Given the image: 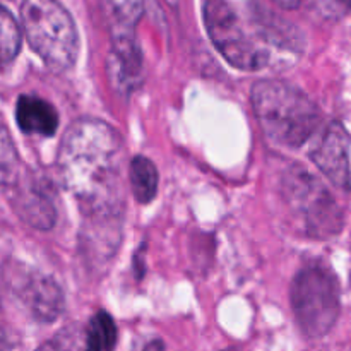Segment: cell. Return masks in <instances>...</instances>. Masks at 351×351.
I'll return each mask as SVG.
<instances>
[{
  "instance_id": "6da1fadb",
  "label": "cell",
  "mask_w": 351,
  "mask_h": 351,
  "mask_svg": "<svg viewBox=\"0 0 351 351\" xmlns=\"http://www.w3.org/2000/svg\"><path fill=\"white\" fill-rule=\"evenodd\" d=\"M62 184L89 218L120 216L123 206V144L115 127L99 119L75 120L58 151Z\"/></svg>"
},
{
  "instance_id": "7a4b0ae2",
  "label": "cell",
  "mask_w": 351,
  "mask_h": 351,
  "mask_svg": "<svg viewBox=\"0 0 351 351\" xmlns=\"http://www.w3.org/2000/svg\"><path fill=\"white\" fill-rule=\"evenodd\" d=\"M254 113L269 141L285 147H300L321 122L317 105L302 89L285 81L264 79L250 93Z\"/></svg>"
},
{
  "instance_id": "3957f363",
  "label": "cell",
  "mask_w": 351,
  "mask_h": 351,
  "mask_svg": "<svg viewBox=\"0 0 351 351\" xmlns=\"http://www.w3.org/2000/svg\"><path fill=\"white\" fill-rule=\"evenodd\" d=\"M21 23L29 47L51 71L64 72L75 64L77 29L72 16L58 0H24Z\"/></svg>"
},
{
  "instance_id": "277c9868",
  "label": "cell",
  "mask_w": 351,
  "mask_h": 351,
  "mask_svg": "<svg viewBox=\"0 0 351 351\" xmlns=\"http://www.w3.org/2000/svg\"><path fill=\"white\" fill-rule=\"evenodd\" d=\"M291 308L307 338H322L335 328L341 312L339 283L335 273L322 264L302 267L291 283Z\"/></svg>"
},
{
  "instance_id": "5b68a950",
  "label": "cell",
  "mask_w": 351,
  "mask_h": 351,
  "mask_svg": "<svg viewBox=\"0 0 351 351\" xmlns=\"http://www.w3.org/2000/svg\"><path fill=\"white\" fill-rule=\"evenodd\" d=\"M283 194L291 215L312 239H331L343 230V213L331 192L305 168L293 167L283 178Z\"/></svg>"
},
{
  "instance_id": "8992f818",
  "label": "cell",
  "mask_w": 351,
  "mask_h": 351,
  "mask_svg": "<svg viewBox=\"0 0 351 351\" xmlns=\"http://www.w3.org/2000/svg\"><path fill=\"white\" fill-rule=\"evenodd\" d=\"M206 31L216 50L240 71H259L267 64V51L250 36L242 17L226 0H204Z\"/></svg>"
},
{
  "instance_id": "52a82bcc",
  "label": "cell",
  "mask_w": 351,
  "mask_h": 351,
  "mask_svg": "<svg viewBox=\"0 0 351 351\" xmlns=\"http://www.w3.org/2000/svg\"><path fill=\"white\" fill-rule=\"evenodd\" d=\"M315 167L332 185L351 192V139L339 122H331L311 153Z\"/></svg>"
},
{
  "instance_id": "ba28073f",
  "label": "cell",
  "mask_w": 351,
  "mask_h": 351,
  "mask_svg": "<svg viewBox=\"0 0 351 351\" xmlns=\"http://www.w3.org/2000/svg\"><path fill=\"white\" fill-rule=\"evenodd\" d=\"M14 209L23 221L36 230L53 228L57 219V209L53 202V192L43 175H27L23 182L16 180Z\"/></svg>"
},
{
  "instance_id": "9c48e42d",
  "label": "cell",
  "mask_w": 351,
  "mask_h": 351,
  "mask_svg": "<svg viewBox=\"0 0 351 351\" xmlns=\"http://www.w3.org/2000/svg\"><path fill=\"white\" fill-rule=\"evenodd\" d=\"M19 297L41 322H53L65 307L64 293L57 281L41 273H29L19 281Z\"/></svg>"
},
{
  "instance_id": "30bf717a",
  "label": "cell",
  "mask_w": 351,
  "mask_h": 351,
  "mask_svg": "<svg viewBox=\"0 0 351 351\" xmlns=\"http://www.w3.org/2000/svg\"><path fill=\"white\" fill-rule=\"evenodd\" d=\"M108 77L115 89L127 95L143 79V53L134 38H120L112 40V51L106 60Z\"/></svg>"
},
{
  "instance_id": "8fae6325",
  "label": "cell",
  "mask_w": 351,
  "mask_h": 351,
  "mask_svg": "<svg viewBox=\"0 0 351 351\" xmlns=\"http://www.w3.org/2000/svg\"><path fill=\"white\" fill-rule=\"evenodd\" d=\"M19 129L29 136L50 137L58 129V113L47 99L34 95L19 96L16 105Z\"/></svg>"
},
{
  "instance_id": "7c38bea8",
  "label": "cell",
  "mask_w": 351,
  "mask_h": 351,
  "mask_svg": "<svg viewBox=\"0 0 351 351\" xmlns=\"http://www.w3.org/2000/svg\"><path fill=\"white\" fill-rule=\"evenodd\" d=\"M112 40L134 38L144 16V0H99Z\"/></svg>"
},
{
  "instance_id": "4fadbf2b",
  "label": "cell",
  "mask_w": 351,
  "mask_h": 351,
  "mask_svg": "<svg viewBox=\"0 0 351 351\" xmlns=\"http://www.w3.org/2000/svg\"><path fill=\"white\" fill-rule=\"evenodd\" d=\"M129 180L132 187L134 197L141 204H149L158 194V170L153 161L146 156H136L130 161L129 167Z\"/></svg>"
},
{
  "instance_id": "5bb4252c",
  "label": "cell",
  "mask_w": 351,
  "mask_h": 351,
  "mask_svg": "<svg viewBox=\"0 0 351 351\" xmlns=\"http://www.w3.org/2000/svg\"><path fill=\"white\" fill-rule=\"evenodd\" d=\"M117 345V326L112 315L99 311L89 321L84 332V351H113Z\"/></svg>"
},
{
  "instance_id": "9a60e30c",
  "label": "cell",
  "mask_w": 351,
  "mask_h": 351,
  "mask_svg": "<svg viewBox=\"0 0 351 351\" xmlns=\"http://www.w3.org/2000/svg\"><path fill=\"white\" fill-rule=\"evenodd\" d=\"M21 50V29L12 14L0 5V67L10 64Z\"/></svg>"
},
{
  "instance_id": "2e32d148",
  "label": "cell",
  "mask_w": 351,
  "mask_h": 351,
  "mask_svg": "<svg viewBox=\"0 0 351 351\" xmlns=\"http://www.w3.org/2000/svg\"><path fill=\"white\" fill-rule=\"evenodd\" d=\"M19 178V156L9 136V130L0 122V187H9Z\"/></svg>"
},
{
  "instance_id": "e0dca14e",
  "label": "cell",
  "mask_w": 351,
  "mask_h": 351,
  "mask_svg": "<svg viewBox=\"0 0 351 351\" xmlns=\"http://www.w3.org/2000/svg\"><path fill=\"white\" fill-rule=\"evenodd\" d=\"M36 351H84V335L64 331L55 339H50Z\"/></svg>"
},
{
  "instance_id": "ac0fdd59",
  "label": "cell",
  "mask_w": 351,
  "mask_h": 351,
  "mask_svg": "<svg viewBox=\"0 0 351 351\" xmlns=\"http://www.w3.org/2000/svg\"><path fill=\"white\" fill-rule=\"evenodd\" d=\"M274 3H278V5L281 7V9H287V10H293V9H298L302 3V0H273Z\"/></svg>"
},
{
  "instance_id": "d6986e66",
  "label": "cell",
  "mask_w": 351,
  "mask_h": 351,
  "mask_svg": "<svg viewBox=\"0 0 351 351\" xmlns=\"http://www.w3.org/2000/svg\"><path fill=\"white\" fill-rule=\"evenodd\" d=\"M144 351H165V345L163 341H160V339H154V341L147 343Z\"/></svg>"
},
{
  "instance_id": "ffe728a7",
  "label": "cell",
  "mask_w": 351,
  "mask_h": 351,
  "mask_svg": "<svg viewBox=\"0 0 351 351\" xmlns=\"http://www.w3.org/2000/svg\"><path fill=\"white\" fill-rule=\"evenodd\" d=\"M0 351H10L9 341H7V338H5V335H3L2 329H0Z\"/></svg>"
},
{
  "instance_id": "44dd1931",
  "label": "cell",
  "mask_w": 351,
  "mask_h": 351,
  "mask_svg": "<svg viewBox=\"0 0 351 351\" xmlns=\"http://www.w3.org/2000/svg\"><path fill=\"white\" fill-rule=\"evenodd\" d=\"M336 2H338L339 5L343 7V9L348 10V12H351V0H336Z\"/></svg>"
}]
</instances>
